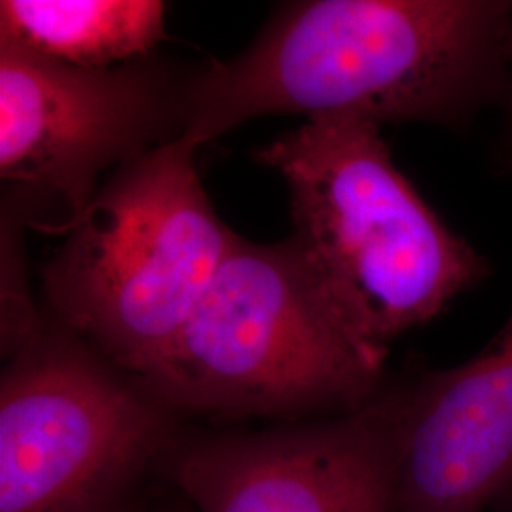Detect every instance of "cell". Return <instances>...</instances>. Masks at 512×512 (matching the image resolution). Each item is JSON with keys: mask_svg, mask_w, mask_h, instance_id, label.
Instances as JSON below:
<instances>
[{"mask_svg": "<svg viewBox=\"0 0 512 512\" xmlns=\"http://www.w3.org/2000/svg\"><path fill=\"white\" fill-rule=\"evenodd\" d=\"M105 512H135L131 511L129 507H124V505H118V507H112V509H109V511Z\"/></svg>", "mask_w": 512, "mask_h": 512, "instance_id": "11", "label": "cell"}, {"mask_svg": "<svg viewBox=\"0 0 512 512\" xmlns=\"http://www.w3.org/2000/svg\"><path fill=\"white\" fill-rule=\"evenodd\" d=\"M289 186L293 239L372 348L439 315L488 264L421 198L380 126L304 122L258 152Z\"/></svg>", "mask_w": 512, "mask_h": 512, "instance_id": "2", "label": "cell"}, {"mask_svg": "<svg viewBox=\"0 0 512 512\" xmlns=\"http://www.w3.org/2000/svg\"><path fill=\"white\" fill-rule=\"evenodd\" d=\"M0 384V512H105L164 446L169 408L71 330H31Z\"/></svg>", "mask_w": 512, "mask_h": 512, "instance_id": "5", "label": "cell"}, {"mask_svg": "<svg viewBox=\"0 0 512 512\" xmlns=\"http://www.w3.org/2000/svg\"><path fill=\"white\" fill-rule=\"evenodd\" d=\"M173 137L118 167L44 268L61 327L133 378L179 336L238 234Z\"/></svg>", "mask_w": 512, "mask_h": 512, "instance_id": "4", "label": "cell"}, {"mask_svg": "<svg viewBox=\"0 0 512 512\" xmlns=\"http://www.w3.org/2000/svg\"><path fill=\"white\" fill-rule=\"evenodd\" d=\"M156 0H2L0 40L82 69L139 61L165 38Z\"/></svg>", "mask_w": 512, "mask_h": 512, "instance_id": "9", "label": "cell"}, {"mask_svg": "<svg viewBox=\"0 0 512 512\" xmlns=\"http://www.w3.org/2000/svg\"><path fill=\"white\" fill-rule=\"evenodd\" d=\"M171 476L198 512H397L395 393L315 425L192 442Z\"/></svg>", "mask_w": 512, "mask_h": 512, "instance_id": "7", "label": "cell"}, {"mask_svg": "<svg viewBox=\"0 0 512 512\" xmlns=\"http://www.w3.org/2000/svg\"><path fill=\"white\" fill-rule=\"evenodd\" d=\"M184 92L139 61L82 69L0 40V175L31 200L63 205L65 230L97 179L156 145Z\"/></svg>", "mask_w": 512, "mask_h": 512, "instance_id": "6", "label": "cell"}, {"mask_svg": "<svg viewBox=\"0 0 512 512\" xmlns=\"http://www.w3.org/2000/svg\"><path fill=\"white\" fill-rule=\"evenodd\" d=\"M385 355L349 325L293 238L256 245L238 236L139 382L169 410L348 414L380 393Z\"/></svg>", "mask_w": 512, "mask_h": 512, "instance_id": "3", "label": "cell"}, {"mask_svg": "<svg viewBox=\"0 0 512 512\" xmlns=\"http://www.w3.org/2000/svg\"><path fill=\"white\" fill-rule=\"evenodd\" d=\"M507 54H509V59H511V65H512V25H511V35H509V50H507ZM509 122H511V131H512V78H511V93H509Z\"/></svg>", "mask_w": 512, "mask_h": 512, "instance_id": "10", "label": "cell"}, {"mask_svg": "<svg viewBox=\"0 0 512 512\" xmlns=\"http://www.w3.org/2000/svg\"><path fill=\"white\" fill-rule=\"evenodd\" d=\"M511 25L494 0L294 2L184 86L181 137L202 147L270 114L458 124L501 88Z\"/></svg>", "mask_w": 512, "mask_h": 512, "instance_id": "1", "label": "cell"}, {"mask_svg": "<svg viewBox=\"0 0 512 512\" xmlns=\"http://www.w3.org/2000/svg\"><path fill=\"white\" fill-rule=\"evenodd\" d=\"M393 393L397 512L512 507V315L475 359Z\"/></svg>", "mask_w": 512, "mask_h": 512, "instance_id": "8", "label": "cell"}]
</instances>
